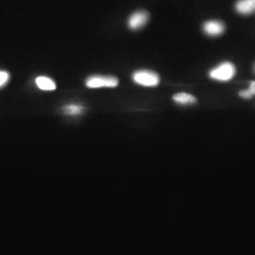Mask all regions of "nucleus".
<instances>
[{
    "label": "nucleus",
    "instance_id": "nucleus-9",
    "mask_svg": "<svg viewBox=\"0 0 255 255\" xmlns=\"http://www.w3.org/2000/svg\"><path fill=\"white\" fill-rule=\"evenodd\" d=\"M83 106L78 104H69L63 108V111L65 114L69 116H78L84 111Z\"/></svg>",
    "mask_w": 255,
    "mask_h": 255
},
{
    "label": "nucleus",
    "instance_id": "nucleus-6",
    "mask_svg": "<svg viewBox=\"0 0 255 255\" xmlns=\"http://www.w3.org/2000/svg\"><path fill=\"white\" fill-rule=\"evenodd\" d=\"M235 9L241 15H250L255 11V0H238Z\"/></svg>",
    "mask_w": 255,
    "mask_h": 255
},
{
    "label": "nucleus",
    "instance_id": "nucleus-3",
    "mask_svg": "<svg viewBox=\"0 0 255 255\" xmlns=\"http://www.w3.org/2000/svg\"><path fill=\"white\" fill-rule=\"evenodd\" d=\"M85 85L90 89L103 88V87L113 88L117 86L118 80L116 77L113 76L94 75L87 79Z\"/></svg>",
    "mask_w": 255,
    "mask_h": 255
},
{
    "label": "nucleus",
    "instance_id": "nucleus-5",
    "mask_svg": "<svg viewBox=\"0 0 255 255\" xmlns=\"http://www.w3.org/2000/svg\"><path fill=\"white\" fill-rule=\"evenodd\" d=\"M202 29L205 35L210 37H218L225 32V26L223 21L209 20L204 23Z\"/></svg>",
    "mask_w": 255,
    "mask_h": 255
},
{
    "label": "nucleus",
    "instance_id": "nucleus-4",
    "mask_svg": "<svg viewBox=\"0 0 255 255\" xmlns=\"http://www.w3.org/2000/svg\"><path fill=\"white\" fill-rule=\"evenodd\" d=\"M149 20L147 11L141 10L133 13L128 19V26L131 30H138L146 25Z\"/></svg>",
    "mask_w": 255,
    "mask_h": 255
},
{
    "label": "nucleus",
    "instance_id": "nucleus-12",
    "mask_svg": "<svg viewBox=\"0 0 255 255\" xmlns=\"http://www.w3.org/2000/svg\"></svg>",
    "mask_w": 255,
    "mask_h": 255
},
{
    "label": "nucleus",
    "instance_id": "nucleus-11",
    "mask_svg": "<svg viewBox=\"0 0 255 255\" xmlns=\"http://www.w3.org/2000/svg\"><path fill=\"white\" fill-rule=\"evenodd\" d=\"M9 74L7 72L0 70V88L4 87L9 82Z\"/></svg>",
    "mask_w": 255,
    "mask_h": 255
},
{
    "label": "nucleus",
    "instance_id": "nucleus-8",
    "mask_svg": "<svg viewBox=\"0 0 255 255\" xmlns=\"http://www.w3.org/2000/svg\"><path fill=\"white\" fill-rule=\"evenodd\" d=\"M173 100L176 103L182 106L193 104L197 102V99L193 95L186 92L176 94L173 96Z\"/></svg>",
    "mask_w": 255,
    "mask_h": 255
},
{
    "label": "nucleus",
    "instance_id": "nucleus-7",
    "mask_svg": "<svg viewBox=\"0 0 255 255\" xmlns=\"http://www.w3.org/2000/svg\"><path fill=\"white\" fill-rule=\"evenodd\" d=\"M36 86L44 91H52L56 89L55 82L51 78L46 76L38 77L36 79Z\"/></svg>",
    "mask_w": 255,
    "mask_h": 255
},
{
    "label": "nucleus",
    "instance_id": "nucleus-10",
    "mask_svg": "<svg viewBox=\"0 0 255 255\" xmlns=\"http://www.w3.org/2000/svg\"><path fill=\"white\" fill-rule=\"evenodd\" d=\"M240 97L245 100H249L255 96V81L250 82L249 88L240 92Z\"/></svg>",
    "mask_w": 255,
    "mask_h": 255
},
{
    "label": "nucleus",
    "instance_id": "nucleus-2",
    "mask_svg": "<svg viewBox=\"0 0 255 255\" xmlns=\"http://www.w3.org/2000/svg\"><path fill=\"white\" fill-rule=\"evenodd\" d=\"M132 79L135 83L146 87L157 86L160 81L159 75L149 70H140L133 72Z\"/></svg>",
    "mask_w": 255,
    "mask_h": 255
},
{
    "label": "nucleus",
    "instance_id": "nucleus-1",
    "mask_svg": "<svg viewBox=\"0 0 255 255\" xmlns=\"http://www.w3.org/2000/svg\"><path fill=\"white\" fill-rule=\"evenodd\" d=\"M236 74V67L230 62H223L217 65L208 72L212 80L220 82H226L231 80Z\"/></svg>",
    "mask_w": 255,
    "mask_h": 255
}]
</instances>
